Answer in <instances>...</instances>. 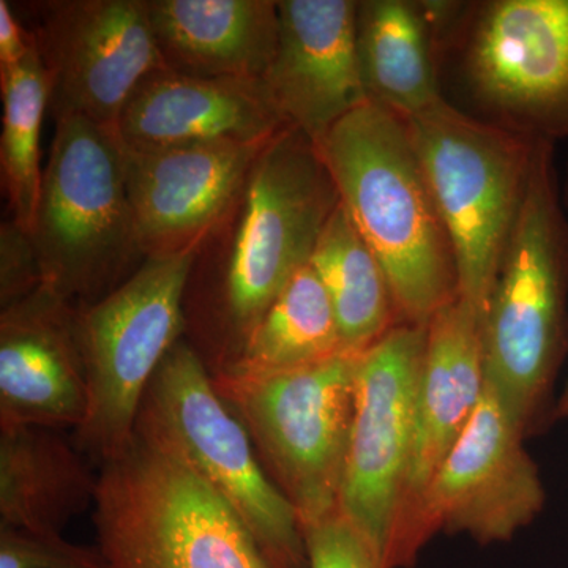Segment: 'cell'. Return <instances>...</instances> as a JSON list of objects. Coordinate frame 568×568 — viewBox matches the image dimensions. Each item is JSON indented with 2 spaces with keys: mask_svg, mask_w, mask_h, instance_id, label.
Returning <instances> with one entry per match:
<instances>
[{
  "mask_svg": "<svg viewBox=\"0 0 568 568\" xmlns=\"http://www.w3.org/2000/svg\"><path fill=\"white\" fill-rule=\"evenodd\" d=\"M339 204L315 142L287 126L265 144L244 193L207 241L216 242L194 328L207 347L212 375L234 364L246 339L295 272L310 263Z\"/></svg>",
  "mask_w": 568,
  "mask_h": 568,
  "instance_id": "1",
  "label": "cell"
},
{
  "mask_svg": "<svg viewBox=\"0 0 568 568\" xmlns=\"http://www.w3.org/2000/svg\"><path fill=\"white\" fill-rule=\"evenodd\" d=\"M316 148L386 271L399 320L428 324L458 297L457 264L405 119L366 99Z\"/></svg>",
  "mask_w": 568,
  "mask_h": 568,
  "instance_id": "2",
  "label": "cell"
},
{
  "mask_svg": "<svg viewBox=\"0 0 568 568\" xmlns=\"http://www.w3.org/2000/svg\"><path fill=\"white\" fill-rule=\"evenodd\" d=\"M568 216L555 142L538 140L481 323L485 376L507 413L528 429L568 351Z\"/></svg>",
  "mask_w": 568,
  "mask_h": 568,
  "instance_id": "3",
  "label": "cell"
},
{
  "mask_svg": "<svg viewBox=\"0 0 568 568\" xmlns=\"http://www.w3.org/2000/svg\"><path fill=\"white\" fill-rule=\"evenodd\" d=\"M43 284L78 308L95 304L144 263L115 130L55 119L31 233Z\"/></svg>",
  "mask_w": 568,
  "mask_h": 568,
  "instance_id": "4",
  "label": "cell"
},
{
  "mask_svg": "<svg viewBox=\"0 0 568 568\" xmlns=\"http://www.w3.org/2000/svg\"><path fill=\"white\" fill-rule=\"evenodd\" d=\"M92 519L110 568H272L215 489L138 435L100 465Z\"/></svg>",
  "mask_w": 568,
  "mask_h": 568,
  "instance_id": "5",
  "label": "cell"
},
{
  "mask_svg": "<svg viewBox=\"0 0 568 568\" xmlns=\"http://www.w3.org/2000/svg\"><path fill=\"white\" fill-rule=\"evenodd\" d=\"M134 435L181 459L230 504L272 568H305L301 521L201 354L181 339L153 375Z\"/></svg>",
  "mask_w": 568,
  "mask_h": 568,
  "instance_id": "6",
  "label": "cell"
},
{
  "mask_svg": "<svg viewBox=\"0 0 568 568\" xmlns=\"http://www.w3.org/2000/svg\"><path fill=\"white\" fill-rule=\"evenodd\" d=\"M405 121L454 248L458 295L484 316L538 140L446 99Z\"/></svg>",
  "mask_w": 568,
  "mask_h": 568,
  "instance_id": "7",
  "label": "cell"
},
{
  "mask_svg": "<svg viewBox=\"0 0 568 568\" xmlns=\"http://www.w3.org/2000/svg\"><path fill=\"white\" fill-rule=\"evenodd\" d=\"M196 254L145 257L121 286L80 308L89 413L74 444L99 465L132 443L149 384L185 334Z\"/></svg>",
  "mask_w": 568,
  "mask_h": 568,
  "instance_id": "8",
  "label": "cell"
},
{
  "mask_svg": "<svg viewBox=\"0 0 568 568\" xmlns=\"http://www.w3.org/2000/svg\"><path fill=\"white\" fill-rule=\"evenodd\" d=\"M358 355L345 353L278 375H212L302 529L338 510Z\"/></svg>",
  "mask_w": 568,
  "mask_h": 568,
  "instance_id": "9",
  "label": "cell"
},
{
  "mask_svg": "<svg viewBox=\"0 0 568 568\" xmlns=\"http://www.w3.org/2000/svg\"><path fill=\"white\" fill-rule=\"evenodd\" d=\"M525 433L487 384L465 432L399 528L390 568L413 566L437 530L499 544L537 518L545 488L523 444Z\"/></svg>",
  "mask_w": 568,
  "mask_h": 568,
  "instance_id": "10",
  "label": "cell"
},
{
  "mask_svg": "<svg viewBox=\"0 0 568 568\" xmlns=\"http://www.w3.org/2000/svg\"><path fill=\"white\" fill-rule=\"evenodd\" d=\"M426 325H395L358 355L355 373L338 510L361 530L386 568L405 508Z\"/></svg>",
  "mask_w": 568,
  "mask_h": 568,
  "instance_id": "11",
  "label": "cell"
},
{
  "mask_svg": "<svg viewBox=\"0 0 568 568\" xmlns=\"http://www.w3.org/2000/svg\"><path fill=\"white\" fill-rule=\"evenodd\" d=\"M463 70L489 121L536 140L568 138V0L481 3Z\"/></svg>",
  "mask_w": 568,
  "mask_h": 568,
  "instance_id": "12",
  "label": "cell"
},
{
  "mask_svg": "<svg viewBox=\"0 0 568 568\" xmlns=\"http://www.w3.org/2000/svg\"><path fill=\"white\" fill-rule=\"evenodd\" d=\"M33 33L54 119L115 130L138 88L166 69L148 0H58L39 7Z\"/></svg>",
  "mask_w": 568,
  "mask_h": 568,
  "instance_id": "13",
  "label": "cell"
},
{
  "mask_svg": "<svg viewBox=\"0 0 568 568\" xmlns=\"http://www.w3.org/2000/svg\"><path fill=\"white\" fill-rule=\"evenodd\" d=\"M267 142L123 148L126 194L144 256L197 252L233 212Z\"/></svg>",
  "mask_w": 568,
  "mask_h": 568,
  "instance_id": "14",
  "label": "cell"
},
{
  "mask_svg": "<svg viewBox=\"0 0 568 568\" xmlns=\"http://www.w3.org/2000/svg\"><path fill=\"white\" fill-rule=\"evenodd\" d=\"M89 413L80 308L40 286L0 313V428H78Z\"/></svg>",
  "mask_w": 568,
  "mask_h": 568,
  "instance_id": "15",
  "label": "cell"
},
{
  "mask_svg": "<svg viewBox=\"0 0 568 568\" xmlns=\"http://www.w3.org/2000/svg\"><path fill=\"white\" fill-rule=\"evenodd\" d=\"M354 0H280L278 47L265 88L291 126L315 145L366 95Z\"/></svg>",
  "mask_w": 568,
  "mask_h": 568,
  "instance_id": "16",
  "label": "cell"
},
{
  "mask_svg": "<svg viewBox=\"0 0 568 568\" xmlns=\"http://www.w3.org/2000/svg\"><path fill=\"white\" fill-rule=\"evenodd\" d=\"M291 126L264 81L156 71L119 119L123 148L159 151L211 142L261 144Z\"/></svg>",
  "mask_w": 568,
  "mask_h": 568,
  "instance_id": "17",
  "label": "cell"
},
{
  "mask_svg": "<svg viewBox=\"0 0 568 568\" xmlns=\"http://www.w3.org/2000/svg\"><path fill=\"white\" fill-rule=\"evenodd\" d=\"M481 323L484 316L476 306L458 295L437 310L426 325L424 364L416 396L413 459L399 528L448 452L457 444L485 394L487 376Z\"/></svg>",
  "mask_w": 568,
  "mask_h": 568,
  "instance_id": "18",
  "label": "cell"
},
{
  "mask_svg": "<svg viewBox=\"0 0 568 568\" xmlns=\"http://www.w3.org/2000/svg\"><path fill=\"white\" fill-rule=\"evenodd\" d=\"M164 65L201 78L264 81L278 47L275 0H148Z\"/></svg>",
  "mask_w": 568,
  "mask_h": 568,
  "instance_id": "19",
  "label": "cell"
},
{
  "mask_svg": "<svg viewBox=\"0 0 568 568\" xmlns=\"http://www.w3.org/2000/svg\"><path fill=\"white\" fill-rule=\"evenodd\" d=\"M97 485L99 473L62 429L0 428V526L62 534L93 506Z\"/></svg>",
  "mask_w": 568,
  "mask_h": 568,
  "instance_id": "20",
  "label": "cell"
},
{
  "mask_svg": "<svg viewBox=\"0 0 568 568\" xmlns=\"http://www.w3.org/2000/svg\"><path fill=\"white\" fill-rule=\"evenodd\" d=\"M435 37L425 2H357L355 41L366 99L403 119L443 102Z\"/></svg>",
  "mask_w": 568,
  "mask_h": 568,
  "instance_id": "21",
  "label": "cell"
},
{
  "mask_svg": "<svg viewBox=\"0 0 568 568\" xmlns=\"http://www.w3.org/2000/svg\"><path fill=\"white\" fill-rule=\"evenodd\" d=\"M310 265L334 306L346 353H365L402 324L386 271L342 201L325 224Z\"/></svg>",
  "mask_w": 568,
  "mask_h": 568,
  "instance_id": "22",
  "label": "cell"
},
{
  "mask_svg": "<svg viewBox=\"0 0 568 568\" xmlns=\"http://www.w3.org/2000/svg\"><path fill=\"white\" fill-rule=\"evenodd\" d=\"M345 353L334 306L308 263L276 295L234 364L215 377L278 375Z\"/></svg>",
  "mask_w": 568,
  "mask_h": 568,
  "instance_id": "23",
  "label": "cell"
},
{
  "mask_svg": "<svg viewBox=\"0 0 568 568\" xmlns=\"http://www.w3.org/2000/svg\"><path fill=\"white\" fill-rule=\"evenodd\" d=\"M2 138L0 174L11 216L31 234L39 209L41 182L40 136L44 111L50 108V84L39 50L18 65L0 71Z\"/></svg>",
  "mask_w": 568,
  "mask_h": 568,
  "instance_id": "24",
  "label": "cell"
},
{
  "mask_svg": "<svg viewBox=\"0 0 568 568\" xmlns=\"http://www.w3.org/2000/svg\"><path fill=\"white\" fill-rule=\"evenodd\" d=\"M0 568H110L102 549L77 545L62 534L0 526Z\"/></svg>",
  "mask_w": 568,
  "mask_h": 568,
  "instance_id": "25",
  "label": "cell"
},
{
  "mask_svg": "<svg viewBox=\"0 0 568 568\" xmlns=\"http://www.w3.org/2000/svg\"><path fill=\"white\" fill-rule=\"evenodd\" d=\"M302 532L310 568H386L361 530L339 510Z\"/></svg>",
  "mask_w": 568,
  "mask_h": 568,
  "instance_id": "26",
  "label": "cell"
},
{
  "mask_svg": "<svg viewBox=\"0 0 568 568\" xmlns=\"http://www.w3.org/2000/svg\"><path fill=\"white\" fill-rule=\"evenodd\" d=\"M43 284L39 254L31 234L14 220L0 226V306L17 304Z\"/></svg>",
  "mask_w": 568,
  "mask_h": 568,
  "instance_id": "27",
  "label": "cell"
},
{
  "mask_svg": "<svg viewBox=\"0 0 568 568\" xmlns=\"http://www.w3.org/2000/svg\"><path fill=\"white\" fill-rule=\"evenodd\" d=\"M36 48L33 33L22 28L10 3L0 0V71L18 65Z\"/></svg>",
  "mask_w": 568,
  "mask_h": 568,
  "instance_id": "28",
  "label": "cell"
},
{
  "mask_svg": "<svg viewBox=\"0 0 568 568\" xmlns=\"http://www.w3.org/2000/svg\"><path fill=\"white\" fill-rule=\"evenodd\" d=\"M564 204H566V207L568 209V163H567V170H566V183H564ZM560 403H568V379L566 383V388H564L562 395H560V399L558 405Z\"/></svg>",
  "mask_w": 568,
  "mask_h": 568,
  "instance_id": "29",
  "label": "cell"
},
{
  "mask_svg": "<svg viewBox=\"0 0 568 568\" xmlns=\"http://www.w3.org/2000/svg\"><path fill=\"white\" fill-rule=\"evenodd\" d=\"M556 416L568 418V403H560L558 407H556Z\"/></svg>",
  "mask_w": 568,
  "mask_h": 568,
  "instance_id": "30",
  "label": "cell"
}]
</instances>
